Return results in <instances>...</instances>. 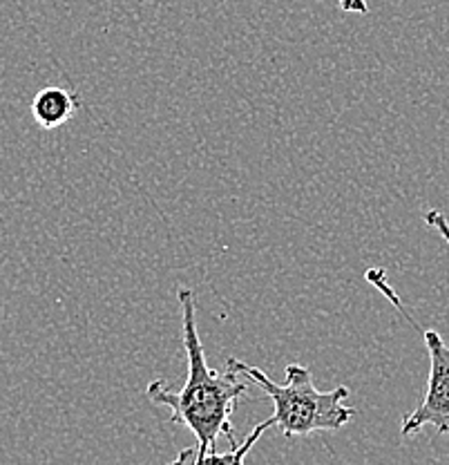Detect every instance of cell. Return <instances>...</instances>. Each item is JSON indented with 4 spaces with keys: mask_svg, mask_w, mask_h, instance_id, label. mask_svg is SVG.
Masks as SVG:
<instances>
[{
    "mask_svg": "<svg viewBox=\"0 0 449 465\" xmlns=\"http://www.w3.org/2000/svg\"><path fill=\"white\" fill-rule=\"evenodd\" d=\"M270 425H275L273 423V416H270V419H267V420H262V423L259 425H255L253 428V432L249 434V439L244 440V443H241V448H233L230 450V452H212V454H209V457H204L201 459V463L200 465H212V463H217V465H239V463H244V459H246V454L250 452V450H253V445L258 443L259 439H262V434L267 432V430L270 428Z\"/></svg>",
    "mask_w": 449,
    "mask_h": 465,
    "instance_id": "5b68a950",
    "label": "cell"
},
{
    "mask_svg": "<svg viewBox=\"0 0 449 465\" xmlns=\"http://www.w3.org/2000/svg\"><path fill=\"white\" fill-rule=\"evenodd\" d=\"M79 108L74 96L63 87L50 85L38 90L32 101V116L43 130H54L65 125Z\"/></svg>",
    "mask_w": 449,
    "mask_h": 465,
    "instance_id": "277c9868",
    "label": "cell"
},
{
    "mask_svg": "<svg viewBox=\"0 0 449 465\" xmlns=\"http://www.w3.org/2000/svg\"><path fill=\"white\" fill-rule=\"evenodd\" d=\"M180 304L183 347H186L188 356L186 385L175 391L163 381H152L148 385L146 396L154 405L171 410L172 423L183 425L195 434L197 445L183 450L177 457V463L200 465L201 459L215 452L220 436H226L229 443L238 448L230 416H233L241 396L249 394V382L233 367H229L226 371H215L206 362L204 345H201L200 331H197L195 291L186 287L180 289Z\"/></svg>",
    "mask_w": 449,
    "mask_h": 465,
    "instance_id": "6da1fadb",
    "label": "cell"
},
{
    "mask_svg": "<svg viewBox=\"0 0 449 465\" xmlns=\"http://www.w3.org/2000/svg\"><path fill=\"white\" fill-rule=\"evenodd\" d=\"M429 353V378L423 401L407 419L403 420V436H414L432 425L438 434L449 432V347L443 336L434 329L423 331Z\"/></svg>",
    "mask_w": 449,
    "mask_h": 465,
    "instance_id": "3957f363",
    "label": "cell"
},
{
    "mask_svg": "<svg viewBox=\"0 0 449 465\" xmlns=\"http://www.w3.org/2000/svg\"><path fill=\"white\" fill-rule=\"evenodd\" d=\"M425 222H427V226H432V229L436 231L438 235H441L443 240H445L447 244H449V222H447V217L443 215L441 211L425 213Z\"/></svg>",
    "mask_w": 449,
    "mask_h": 465,
    "instance_id": "8992f818",
    "label": "cell"
},
{
    "mask_svg": "<svg viewBox=\"0 0 449 465\" xmlns=\"http://www.w3.org/2000/svg\"><path fill=\"white\" fill-rule=\"evenodd\" d=\"M226 367H233L241 376L262 387L264 394L273 401V423L287 439L313 432H337L356 416V407L347 405L349 390L345 385L320 391L313 382L311 370L298 362L287 365L284 385L273 382L262 370L246 365L239 358H229Z\"/></svg>",
    "mask_w": 449,
    "mask_h": 465,
    "instance_id": "7a4b0ae2",
    "label": "cell"
},
{
    "mask_svg": "<svg viewBox=\"0 0 449 465\" xmlns=\"http://www.w3.org/2000/svg\"><path fill=\"white\" fill-rule=\"evenodd\" d=\"M337 5L345 14H369L366 0H337Z\"/></svg>",
    "mask_w": 449,
    "mask_h": 465,
    "instance_id": "52a82bcc",
    "label": "cell"
}]
</instances>
